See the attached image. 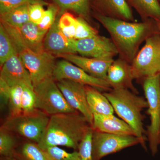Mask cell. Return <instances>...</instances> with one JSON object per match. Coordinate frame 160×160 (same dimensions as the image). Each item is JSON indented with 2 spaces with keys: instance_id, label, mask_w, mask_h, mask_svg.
Segmentation results:
<instances>
[{
  "instance_id": "15",
  "label": "cell",
  "mask_w": 160,
  "mask_h": 160,
  "mask_svg": "<svg viewBox=\"0 0 160 160\" xmlns=\"http://www.w3.org/2000/svg\"><path fill=\"white\" fill-rule=\"evenodd\" d=\"M1 67L0 79L10 87L22 85L34 88L29 71L18 53L8 59Z\"/></svg>"
},
{
  "instance_id": "40",
  "label": "cell",
  "mask_w": 160,
  "mask_h": 160,
  "mask_svg": "<svg viewBox=\"0 0 160 160\" xmlns=\"http://www.w3.org/2000/svg\"><path fill=\"white\" fill-rule=\"evenodd\" d=\"M160 4V0H158Z\"/></svg>"
},
{
  "instance_id": "2",
  "label": "cell",
  "mask_w": 160,
  "mask_h": 160,
  "mask_svg": "<svg viewBox=\"0 0 160 160\" xmlns=\"http://www.w3.org/2000/svg\"><path fill=\"white\" fill-rule=\"evenodd\" d=\"M92 129L78 112L53 115L38 144L43 149L61 146L78 151L80 142Z\"/></svg>"
},
{
  "instance_id": "36",
  "label": "cell",
  "mask_w": 160,
  "mask_h": 160,
  "mask_svg": "<svg viewBox=\"0 0 160 160\" xmlns=\"http://www.w3.org/2000/svg\"><path fill=\"white\" fill-rule=\"evenodd\" d=\"M10 87L2 79H0V98H1V106H8L9 103L10 92Z\"/></svg>"
},
{
  "instance_id": "38",
  "label": "cell",
  "mask_w": 160,
  "mask_h": 160,
  "mask_svg": "<svg viewBox=\"0 0 160 160\" xmlns=\"http://www.w3.org/2000/svg\"><path fill=\"white\" fill-rule=\"evenodd\" d=\"M157 22V25L158 26V28L159 32L160 34V22Z\"/></svg>"
},
{
  "instance_id": "5",
  "label": "cell",
  "mask_w": 160,
  "mask_h": 160,
  "mask_svg": "<svg viewBox=\"0 0 160 160\" xmlns=\"http://www.w3.org/2000/svg\"><path fill=\"white\" fill-rule=\"evenodd\" d=\"M50 117L36 109L31 113L8 117L1 127L26 141L38 144L49 123Z\"/></svg>"
},
{
  "instance_id": "6",
  "label": "cell",
  "mask_w": 160,
  "mask_h": 160,
  "mask_svg": "<svg viewBox=\"0 0 160 160\" xmlns=\"http://www.w3.org/2000/svg\"><path fill=\"white\" fill-rule=\"evenodd\" d=\"M145 98L148 103L147 114L150 123L147 126L146 137L153 156L157 153L160 131V74L145 78L142 81Z\"/></svg>"
},
{
  "instance_id": "7",
  "label": "cell",
  "mask_w": 160,
  "mask_h": 160,
  "mask_svg": "<svg viewBox=\"0 0 160 160\" xmlns=\"http://www.w3.org/2000/svg\"><path fill=\"white\" fill-rule=\"evenodd\" d=\"M33 87L36 96V109L49 116L78 112L67 102L53 77L44 80Z\"/></svg>"
},
{
  "instance_id": "20",
  "label": "cell",
  "mask_w": 160,
  "mask_h": 160,
  "mask_svg": "<svg viewBox=\"0 0 160 160\" xmlns=\"http://www.w3.org/2000/svg\"><path fill=\"white\" fill-rule=\"evenodd\" d=\"M87 102L93 115L113 114L114 110L104 93L91 86H85Z\"/></svg>"
},
{
  "instance_id": "24",
  "label": "cell",
  "mask_w": 160,
  "mask_h": 160,
  "mask_svg": "<svg viewBox=\"0 0 160 160\" xmlns=\"http://www.w3.org/2000/svg\"><path fill=\"white\" fill-rule=\"evenodd\" d=\"M29 5H22L11 9L4 14L0 15L1 22L18 28L30 22Z\"/></svg>"
},
{
  "instance_id": "25",
  "label": "cell",
  "mask_w": 160,
  "mask_h": 160,
  "mask_svg": "<svg viewBox=\"0 0 160 160\" xmlns=\"http://www.w3.org/2000/svg\"><path fill=\"white\" fill-rule=\"evenodd\" d=\"M20 143L15 135L7 129H0V155L1 157H14L17 148Z\"/></svg>"
},
{
  "instance_id": "39",
  "label": "cell",
  "mask_w": 160,
  "mask_h": 160,
  "mask_svg": "<svg viewBox=\"0 0 160 160\" xmlns=\"http://www.w3.org/2000/svg\"><path fill=\"white\" fill-rule=\"evenodd\" d=\"M159 145H160V131L159 133Z\"/></svg>"
},
{
  "instance_id": "23",
  "label": "cell",
  "mask_w": 160,
  "mask_h": 160,
  "mask_svg": "<svg viewBox=\"0 0 160 160\" xmlns=\"http://www.w3.org/2000/svg\"><path fill=\"white\" fill-rule=\"evenodd\" d=\"M14 157L19 160H49L38 144L28 141L20 143Z\"/></svg>"
},
{
  "instance_id": "4",
  "label": "cell",
  "mask_w": 160,
  "mask_h": 160,
  "mask_svg": "<svg viewBox=\"0 0 160 160\" xmlns=\"http://www.w3.org/2000/svg\"><path fill=\"white\" fill-rule=\"evenodd\" d=\"M1 23L9 33L20 58L29 71L33 87L48 78L53 77L56 57L46 51L35 52L27 46L16 28Z\"/></svg>"
},
{
  "instance_id": "19",
  "label": "cell",
  "mask_w": 160,
  "mask_h": 160,
  "mask_svg": "<svg viewBox=\"0 0 160 160\" xmlns=\"http://www.w3.org/2000/svg\"><path fill=\"white\" fill-rule=\"evenodd\" d=\"M16 28L29 48L37 53L45 51L44 41L48 31L42 30L38 25L30 21Z\"/></svg>"
},
{
  "instance_id": "3",
  "label": "cell",
  "mask_w": 160,
  "mask_h": 160,
  "mask_svg": "<svg viewBox=\"0 0 160 160\" xmlns=\"http://www.w3.org/2000/svg\"><path fill=\"white\" fill-rule=\"evenodd\" d=\"M103 93L118 115L133 129L136 136L141 141V146L146 150L147 138L143 122L145 116L142 112L148 108L146 99L128 89H112Z\"/></svg>"
},
{
  "instance_id": "32",
  "label": "cell",
  "mask_w": 160,
  "mask_h": 160,
  "mask_svg": "<svg viewBox=\"0 0 160 160\" xmlns=\"http://www.w3.org/2000/svg\"><path fill=\"white\" fill-rule=\"evenodd\" d=\"M40 4L48 6L49 3L44 0H0V15L24 5Z\"/></svg>"
},
{
  "instance_id": "11",
  "label": "cell",
  "mask_w": 160,
  "mask_h": 160,
  "mask_svg": "<svg viewBox=\"0 0 160 160\" xmlns=\"http://www.w3.org/2000/svg\"><path fill=\"white\" fill-rule=\"evenodd\" d=\"M74 48L77 53L86 57L113 59L118 55L111 38L98 34L93 37L75 39Z\"/></svg>"
},
{
  "instance_id": "35",
  "label": "cell",
  "mask_w": 160,
  "mask_h": 160,
  "mask_svg": "<svg viewBox=\"0 0 160 160\" xmlns=\"http://www.w3.org/2000/svg\"><path fill=\"white\" fill-rule=\"evenodd\" d=\"M46 9L42 4H34L29 5V13L30 22L38 25L41 22Z\"/></svg>"
},
{
  "instance_id": "17",
  "label": "cell",
  "mask_w": 160,
  "mask_h": 160,
  "mask_svg": "<svg viewBox=\"0 0 160 160\" xmlns=\"http://www.w3.org/2000/svg\"><path fill=\"white\" fill-rule=\"evenodd\" d=\"M59 57L80 67L90 75L106 81L108 69L114 61L113 59L86 57L77 54L61 55Z\"/></svg>"
},
{
  "instance_id": "30",
  "label": "cell",
  "mask_w": 160,
  "mask_h": 160,
  "mask_svg": "<svg viewBox=\"0 0 160 160\" xmlns=\"http://www.w3.org/2000/svg\"><path fill=\"white\" fill-rule=\"evenodd\" d=\"M36 96L34 88L23 86L22 95V113H31L35 110Z\"/></svg>"
},
{
  "instance_id": "14",
  "label": "cell",
  "mask_w": 160,
  "mask_h": 160,
  "mask_svg": "<svg viewBox=\"0 0 160 160\" xmlns=\"http://www.w3.org/2000/svg\"><path fill=\"white\" fill-rule=\"evenodd\" d=\"M61 13L59 12L55 22L47 32L44 41L45 51L55 57L65 54H77L74 48V39H69L63 34L59 27Z\"/></svg>"
},
{
  "instance_id": "18",
  "label": "cell",
  "mask_w": 160,
  "mask_h": 160,
  "mask_svg": "<svg viewBox=\"0 0 160 160\" xmlns=\"http://www.w3.org/2000/svg\"><path fill=\"white\" fill-rule=\"evenodd\" d=\"M92 129L110 134L136 136L134 130L127 123L113 114L93 115Z\"/></svg>"
},
{
  "instance_id": "16",
  "label": "cell",
  "mask_w": 160,
  "mask_h": 160,
  "mask_svg": "<svg viewBox=\"0 0 160 160\" xmlns=\"http://www.w3.org/2000/svg\"><path fill=\"white\" fill-rule=\"evenodd\" d=\"M94 13L107 17L135 22L132 8L126 0H90Z\"/></svg>"
},
{
  "instance_id": "26",
  "label": "cell",
  "mask_w": 160,
  "mask_h": 160,
  "mask_svg": "<svg viewBox=\"0 0 160 160\" xmlns=\"http://www.w3.org/2000/svg\"><path fill=\"white\" fill-rule=\"evenodd\" d=\"M10 36L2 23L0 24V65L1 67L12 56L18 54Z\"/></svg>"
},
{
  "instance_id": "8",
  "label": "cell",
  "mask_w": 160,
  "mask_h": 160,
  "mask_svg": "<svg viewBox=\"0 0 160 160\" xmlns=\"http://www.w3.org/2000/svg\"><path fill=\"white\" fill-rule=\"evenodd\" d=\"M134 79L141 81L145 78L160 74V34L148 38L131 63Z\"/></svg>"
},
{
  "instance_id": "37",
  "label": "cell",
  "mask_w": 160,
  "mask_h": 160,
  "mask_svg": "<svg viewBox=\"0 0 160 160\" xmlns=\"http://www.w3.org/2000/svg\"><path fill=\"white\" fill-rule=\"evenodd\" d=\"M1 160H19L17 158H15L14 157H1Z\"/></svg>"
},
{
  "instance_id": "27",
  "label": "cell",
  "mask_w": 160,
  "mask_h": 160,
  "mask_svg": "<svg viewBox=\"0 0 160 160\" xmlns=\"http://www.w3.org/2000/svg\"><path fill=\"white\" fill-rule=\"evenodd\" d=\"M23 86L22 85H16L10 88L8 108L9 117L17 116L22 113V95Z\"/></svg>"
},
{
  "instance_id": "33",
  "label": "cell",
  "mask_w": 160,
  "mask_h": 160,
  "mask_svg": "<svg viewBox=\"0 0 160 160\" xmlns=\"http://www.w3.org/2000/svg\"><path fill=\"white\" fill-rule=\"evenodd\" d=\"M59 12V9L55 4H49L45 10L42 21L38 26L42 30L48 31L54 24Z\"/></svg>"
},
{
  "instance_id": "21",
  "label": "cell",
  "mask_w": 160,
  "mask_h": 160,
  "mask_svg": "<svg viewBox=\"0 0 160 160\" xmlns=\"http://www.w3.org/2000/svg\"><path fill=\"white\" fill-rule=\"evenodd\" d=\"M58 7L59 13L62 14L70 10L83 18L91 24L92 14L91 12L90 0H52Z\"/></svg>"
},
{
  "instance_id": "10",
  "label": "cell",
  "mask_w": 160,
  "mask_h": 160,
  "mask_svg": "<svg viewBox=\"0 0 160 160\" xmlns=\"http://www.w3.org/2000/svg\"><path fill=\"white\" fill-rule=\"evenodd\" d=\"M53 78L56 82L70 80L84 86H91L104 92L112 89L106 80L90 75L80 67L65 59L57 62Z\"/></svg>"
},
{
  "instance_id": "13",
  "label": "cell",
  "mask_w": 160,
  "mask_h": 160,
  "mask_svg": "<svg viewBox=\"0 0 160 160\" xmlns=\"http://www.w3.org/2000/svg\"><path fill=\"white\" fill-rule=\"evenodd\" d=\"M134 80L131 64L119 58L114 60L108 69L106 81L112 89H128L138 94L132 81Z\"/></svg>"
},
{
  "instance_id": "1",
  "label": "cell",
  "mask_w": 160,
  "mask_h": 160,
  "mask_svg": "<svg viewBox=\"0 0 160 160\" xmlns=\"http://www.w3.org/2000/svg\"><path fill=\"white\" fill-rule=\"evenodd\" d=\"M92 16L110 35L119 58L131 64L141 44L153 35L159 33L157 22L152 19L137 22L112 18L94 12Z\"/></svg>"
},
{
  "instance_id": "22",
  "label": "cell",
  "mask_w": 160,
  "mask_h": 160,
  "mask_svg": "<svg viewBox=\"0 0 160 160\" xmlns=\"http://www.w3.org/2000/svg\"><path fill=\"white\" fill-rule=\"evenodd\" d=\"M131 8L139 15L142 21L152 19L160 22V4L158 0H126Z\"/></svg>"
},
{
  "instance_id": "9",
  "label": "cell",
  "mask_w": 160,
  "mask_h": 160,
  "mask_svg": "<svg viewBox=\"0 0 160 160\" xmlns=\"http://www.w3.org/2000/svg\"><path fill=\"white\" fill-rule=\"evenodd\" d=\"M138 144L141 145V141L135 136L118 135L93 130L92 160H101L106 156Z\"/></svg>"
},
{
  "instance_id": "34",
  "label": "cell",
  "mask_w": 160,
  "mask_h": 160,
  "mask_svg": "<svg viewBox=\"0 0 160 160\" xmlns=\"http://www.w3.org/2000/svg\"><path fill=\"white\" fill-rule=\"evenodd\" d=\"M92 129L86 135L79 145L78 151L82 160H92Z\"/></svg>"
},
{
  "instance_id": "28",
  "label": "cell",
  "mask_w": 160,
  "mask_h": 160,
  "mask_svg": "<svg viewBox=\"0 0 160 160\" xmlns=\"http://www.w3.org/2000/svg\"><path fill=\"white\" fill-rule=\"evenodd\" d=\"M78 25V18L68 12L60 16L58 25L60 29L66 37L74 39Z\"/></svg>"
},
{
  "instance_id": "31",
  "label": "cell",
  "mask_w": 160,
  "mask_h": 160,
  "mask_svg": "<svg viewBox=\"0 0 160 160\" xmlns=\"http://www.w3.org/2000/svg\"><path fill=\"white\" fill-rule=\"evenodd\" d=\"M98 32L91 24L83 18L78 17V25L74 39L80 40L93 37L98 35Z\"/></svg>"
},
{
  "instance_id": "29",
  "label": "cell",
  "mask_w": 160,
  "mask_h": 160,
  "mask_svg": "<svg viewBox=\"0 0 160 160\" xmlns=\"http://www.w3.org/2000/svg\"><path fill=\"white\" fill-rule=\"evenodd\" d=\"M49 160H82L78 151L69 152L58 146L43 149Z\"/></svg>"
},
{
  "instance_id": "12",
  "label": "cell",
  "mask_w": 160,
  "mask_h": 160,
  "mask_svg": "<svg viewBox=\"0 0 160 160\" xmlns=\"http://www.w3.org/2000/svg\"><path fill=\"white\" fill-rule=\"evenodd\" d=\"M57 83L68 104L82 114L92 127L93 115L87 102L85 86L68 80H61Z\"/></svg>"
}]
</instances>
